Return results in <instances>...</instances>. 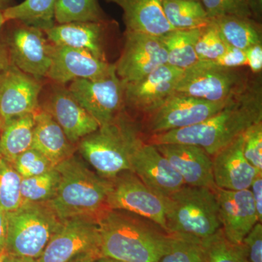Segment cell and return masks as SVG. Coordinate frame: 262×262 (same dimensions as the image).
<instances>
[{
	"label": "cell",
	"instance_id": "816d5d0a",
	"mask_svg": "<svg viewBox=\"0 0 262 262\" xmlns=\"http://www.w3.org/2000/svg\"><path fill=\"white\" fill-rule=\"evenodd\" d=\"M3 120H2L1 116H0V133H1L2 128H3Z\"/></svg>",
	"mask_w": 262,
	"mask_h": 262
},
{
	"label": "cell",
	"instance_id": "7bdbcfd3",
	"mask_svg": "<svg viewBox=\"0 0 262 262\" xmlns=\"http://www.w3.org/2000/svg\"><path fill=\"white\" fill-rule=\"evenodd\" d=\"M8 234V212L0 209V254L5 252Z\"/></svg>",
	"mask_w": 262,
	"mask_h": 262
},
{
	"label": "cell",
	"instance_id": "4fadbf2b",
	"mask_svg": "<svg viewBox=\"0 0 262 262\" xmlns=\"http://www.w3.org/2000/svg\"><path fill=\"white\" fill-rule=\"evenodd\" d=\"M167 63L168 55L160 37L125 31L121 55L115 63L117 75L123 82L141 80Z\"/></svg>",
	"mask_w": 262,
	"mask_h": 262
},
{
	"label": "cell",
	"instance_id": "7dc6e473",
	"mask_svg": "<svg viewBox=\"0 0 262 262\" xmlns=\"http://www.w3.org/2000/svg\"><path fill=\"white\" fill-rule=\"evenodd\" d=\"M15 5H16L15 0H0V10L5 11V10Z\"/></svg>",
	"mask_w": 262,
	"mask_h": 262
},
{
	"label": "cell",
	"instance_id": "ffe728a7",
	"mask_svg": "<svg viewBox=\"0 0 262 262\" xmlns=\"http://www.w3.org/2000/svg\"><path fill=\"white\" fill-rule=\"evenodd\" d=\"M155 146L180 175L186 185L208 187L213 190L216 188L212 157L203 148L184 144Z\"/></svg>",
	"mask_w": 262,
	"mask_h": 262
},
{
	"label": "cell",
	"instance_id": "74e56055",
	"mask_svg": "<svg viewBox=\"0 0 262 262\" xmlns=\"http://www.w3.org/2000/svg\"><path fill=\"white\" fill-rule=\"evenodd\" d=\"M243 151L248 163L262 171V121L253 124L243 134Z\"/></svg>",
	"mask_w": 262,
	"mask_h": 262
},
{
	"label": "cell",
	"instance_id": "603a6c76",
	"mask_svg": "<svg viewBox=\"0 0 262 262\" xmlns=\"http://www.w3.org/2000/svg\"><path fill=\"white\" fill-rule=\"evenodd\" d=\"M123 11L125 31L161 37L172 30L164 14L162 0H104Z\"/></svg>",
	"mask_w": 262,
	"mask_h": 262
},
{
	"label": "cell",
	"instance_id": "4dcf8cb0",
	"mask_svg": "<svg viewBox=\"0 0 262 262\" xmlns=\"http://www.w3.org/2000/svg\"><path fill=\"white\" fill-rule=\"evenodd\" d=\"M60 179L59 172L56 167L37 177L22 179L20 193L23 203H42L51 201L56 195Z\"/></svg>",
	"mask_w": 262,
	"mask_h": 262
},
{
	"label": "cell",
	"instance_id": "836d02e7",
	"mask_svg": "<svg viewBox=\"0 0 262 262\" xmlns=\"http://www.w3.org/2000/svg\"><path fill=\"white\" fill-rule=\"evenodd\" d=\"M171 234L168 251L158 262H207L201 241Z\"/></svg>",
	"mask_w": 262,
	"mask_h": 262
},
{
	"label": "cell",
	"instance_id": "3957f363",
	"mask_svg": "<svg viewBox=\"0 0 262 262\" xmlns=\"http://www.w3.org/2000/svg\"><path fill=\"white\" fill-rule=\"evenodd\" d=\"M60 183L56 195L48 204L62 221L80 215L99 219L108 211L110 179L91 170L73 155L56 165Z\"/></svg>",
	"mask_w": 262,
	"mask_h": 262
},
{
	"label": "cell",
	"instance_id": "f35d334b",
	"mask_svg": "<svg viewBox=\"0 0 262 262\" xmlns=\"http://www.w3.org/2000/svg\"><path fill=\"white\" fill-rule=\"evenodd\" d=\"M249 262H262V225L257 222L241 244Z\"/></svg>",
	"mask_w": 262,
	"mask_h": 262
},
{
	"label": "cell",
	"instance_id": "7402d4cb",
	"mask_svg": "<svg viewBox=\"0 0 262 262\" xmlns=\"http://www.w3.org/2000/svg\"><path fill=\"white\" fill-rule=\"evenodd\" d=\"M215 187L227 190L250 189L257 169L246 159L243 151V134L212 157Z\"/></svg>",
	"mask_w": 262,
	"mask_h": 262
},
{
	"label": "cell",
	"instance_id": "e575fe53",
	"mask_svg": "<svg viewBox=\"0 0 262 262\" xmlns=\"http://www.w3.org/2000/svg\"><path fill=\"white\" fill-rule=\"evenodd\" d=\"M228 47V45L211 20V23L201 29L196 40L195 51L199 61H213L222 56Z\"/></svg>",
	"mask_w": 262,
	"mask_h": 262
},
{
	"label": "cell",
	"instance_id": "b9f144b4",
	"mask_svg": "<svg viewBox=\"0 0 262 262\" xmlns=\"http://www.w3.org/2000/svg\"><path fill=\"white\" fill-rule=\"evenodd\" d=\"M250 190L256 206L258 222L262 223V171H258L255 176L250 187Z\"/></svg>",
	"mask_w": 262,
	"mask_h": 262
},
{
	"label": "cell",
	"instance_id": "9a60e30c",
	"mask_svg": "<svg viewBox=\"0 0 262 262\" xmlns=\"http://www.w3.org/2000/svg\"><path fill=\"white\" fill-rule=\"evenodd\" d=\"M184 71L165 64L141 80L125 83V105L145 116L176 92Z\"/></svg>",
	"mask_w": 262,
	"mask_h": 262
},
{
	"label": "cell",
	"instance_id": "8d00e7d4",
	"mask_svg": "<svg viewBox=\"0 0 262 262\" xmlns=\"http://www.w3.org/2000/svg\"><path fill=\"white\" fill-rule=\"evenodd\" d=\"M12 165L22 179L37 177L56 167L45 155L33 148L19 155Z\"/></svg>",
	"mask_w": 262,
	"mask_h": 262
},
{
	"label": "cell",
	"instance_id": "d590c367",
	"mask_svg": "<svg viewBox=\"0 0 262 262\" xmlns=\"http://www.w3.org/2000/svg\"><path fill=\"white\" fill-rule=\"evenodd\" d=\"M210 19L225 16L253 18L251 0H200Z\"/></svg>",
	"mask_w": 262,
	"mask_h": 262
},
{
	"label": "cell",
	"instance_id": "5bb4252c",
	"mask_svg": "<svg viewBox=\"0 0 262 262\" xmlns=\"http://www.w3.org/2000/svg\"><path fill=\"white\" fill-rule=\"evenodd\" d=\"M42 80L19 70L13 63L0 72V116L3 124L39 108Z\"/></svg>",
	"mask_w": 262,
	"mask_h": 262
},
{
	"label": "cell",
	"instance_id": "ab89813d",
	"mask_svg": "<svg viewBox=\"0 0 262 262\" xmlns=\"http://www.w3.org/2000/svg\"><path fill=\"white\" fill-rule=\"evenodd\" d=\"M211 62L215 65L226 68H239L246 66V53L245 50L229 46L222 56Z\"/></svg>",
	"mask_w": 262,
	"mask_h": 262
},
{
	"label": "cell",
	"instance_id": "2e32d148",
	"mask_svg": "<svg viewBox=\"0 0 262 262\" xmlns=\"http://www.w3.org/2000/svg\"><path fill=\"white\" fill-rule=\"evenodd\" d=\"M39 108L47 112L63 129L72 144L98 130L96 120L77 101L68 88L53 83Z\"/></svg>",
	"mask_w": 262,
	"mask_h": 262
},
{
	"label": "cell",
	"instance_id": "52a82bcc",
	"mask_svg": "<svg viewBox=\"0 0 262 262\" xmlns=\"http://www.w3.org/2000/svg\"><path fill=\"white\" fill-rule=\"evenodd\" d=\"M251 80L237 69L199 61L184 71L176 92L211 102H227L244 92Z\"/></svg>",
	"mask_w": 262,
	"mask_h": 262
},
{
	"label": "cell",
	"instance_id": "7c38bea8",
	"mask_svg": "<svg viewBox=\"0 0 262 262\" xmlns=\"http://www.w3.org/2000/svg\"><path fill=\"white\" fill-rule=\"evenodd\" d=\"M110 182L107 198L110 209L141 215L166 230L164 200L150 190L135 173L125 170L110 179Z\"/></svg>",
	"mask_w": 262,
	"mask_h": 262
},
{
	"label": "cell",
	"instance_id": "5b68a950",
	"mask_svg": "<svg viewBox=\"0 0 262 262\" xmlns=\"http://www.w3.org/2000/svg\"><path fill=\"white\" fill-rule=\"evenodd\" d=\"M214 190L185 184L164 198L167 232L203 241L222 228Z\"/></svg>",
	"mask_w": 262,
	"mask_h": 262
},
{
	"label": "cell",
	"instance_id": "f6af8a7d",
	"mask_svg": "<svg viewBox=\"0 0 262 262\" xmlns=\"http://www.w3.org/2000/svg\"><path fill=\"white\" fill-rule=\"evenodd\" d=\"M96 258L97 257L92 253H84L76 256L69 262H95Z\"/></svg>",
	"mask_w": 262,
	"mask_h": 262
},
{
	"label": "cell",
	"instance_id": "c3c4849f",
	"mask_svg": "<svg viewBox=\"0 0 262 262\" xmlns=\"http://www.w3.org/2000/svg\"><path fill=\"white\" fill-rule=\"evenodd\" d=\"M95 262H127L122 261V260L116 259V258L106 257V256H101L95 260Z\"/></svg>",
	"mask_w": 262,
	"mask_h": 262
},
{
	"label": "cell",
	"instance_id": "bcb514c9",
	"mask_svg": "<svg viewBox=\"0 0 262 262\" xmlns=\"http://www.w3.org/2000/svg\"><path fill=\"white\" fill-rule=\"evenodd\" d=\"M4 262H37V259H34V258L20 257V256H13V255H10L7 253L6 256H5Z\"/></svg>",
	"mask_w": 262,
	"mask_h": 262
},
{
	"label": "cell",
	"instance_id": "60d3db41",
	"mask_svg": "<svg viewBox=\"0 0 262 262\" xmlns=\"http://www.w3.org/2000/svg\"><path fill=\"white\" fill-rule=\"evenodd\" d=\"M246 66L251 72L258 74L262 70V44L256 45L245 50Z\"/></svg>",
	"mask_w": 262,
	"mask_h": 262
},
{
	"label": "cell",
	"instance_id": "277c9868",
	"mask_svg": "<svg viewBox=\"0 0 262 262\" xmlns=\"http://www.w3.org/2000/svg\"><path fill=\"white\" fill-rule=\"evenodd\" d=\"M143 139L141 125L125 110L110 123L79 142L82 158L103 178L110 179L130 170V159Z\"/></svg>",
	"mask_w": 262,
	"mask_h": 262
},
{
	"label": "cell",
	"instance_id": "6da1fadb",
	"mask_svg": "<svg viewBox=\"0 0 262 262\" xmlns=\"http://www.w3.org/2000/svg\"><path fill=\"white\" fill-rule=\"evenodd\" d=\"M261 93L259 82L251 81L244 92L204 121L185 128L151 135L146 141L153 145L191 144L203 148L213 157L248 127L262 121Z\"/></svg>",
	"mask_w": 262,
	"mask_h": 262
},
{
	"label": "cell",
	"instance_id": "ee69618b",
	"mask_svg": "<svg viewBox=\"0 0 262 262\" xmlns=\"http://www.w3.org/2000/svg\"><path fill=\"white\" fill-rule=\"evenodd\" d=\"M11 63L10 59L9 52L5 42L3 33L0 34V72L4 70Z\"/></svg>",
	"mask_w": 262,
	"mask_h": 262
},
{
	"label": "cell",
	"instance_id": "f546056e",
	"mask_svg": "<svg viewBox=\"0 0 262 262\" xmlns=\"http://www.w3.org/2000/svg\"><path fill=\"white\" fill-rule=\"evenodd\" d=\"M56 24L106 22L110 20L98 0H58L55 8Z\"/></svg>",
	"mask_w": 262,
	"mask_h": 262
},
{
	"label": "cell",
	"instance_id": "8fae6325",
	"mask_svg": "<svg viewBox=\"0 0 262 262\" xmlns=\"http://www.w3.org/2000/svg\"><path fill=\"white\" fill-rule=\"evenodd\" d=\"M227 102H211L174 93L161 106L146 115L145 127L151 136L192 126L213 116Z\"/></svg>",
	"mask_w": 262,
	"mask_h": 262
},
{
	"label": "cell",
	"instance_id": "1f68e13d",
	"mask_svg": "<svg viewBox=\"0 0 262 262\" xmlns=\"http://www.w3.org/2000/svg\"><path fill=\"white\" fill-rule=\"evenodd\" d=\"M201 245L207 262H249L241 245L229 241L222 228Z\"/></svg>",
	"mask_w": 262,
	"mask_h": 262
},
{
	"label": "cell",
	"instance_id": "ba28073f",
	"mask_svg": "<svg viewBox=\"0 0 262 262\" xmlns=\"http://www.w3.org/2000/svg\"><path fill=\"white\" fill-rule=\"evenodd\" d=\"M6 25L3 34L11 63L39 80L47 77L51 42L44 31L18 20H9Z\"/></svg>",
	"mask_w": 262,
	"mask_h": 262
},
{
	"label": "cell",
	"instance_id": "30bf717a",
	"mask_svg": "<svg viewBox=\"0 0 262 262\" xmlns=\"http://www.w3.org/2000/svg\"><path fill=\"white\" fill-rule=\"evenodd\" d=\"M98 219L80 215L63 220L37 262H69L79 255L92 253L99 257Z\"/></svg>",
	"mask_w": 262,
	"mask_h": 262
},
{
	"label": "cell",
	"instance_id": "83f0119b",
	"mask_svg": "<svg viewBox=\"0 0 262 262\" xmlns=\"http://www.w3.org/2000/svg\"><path fill=\"white\" fill-rule=\"evenodd\" d=\"M165 18L176 30L204 28L211 23L200 0H162Z\"/></svg>",
	"mask_w": 262,
	"mask_h": 262
},
{
	"label": "cell",
	"instance_id": "d6a6232c",
	"mask_svg": "<svg viewBox=\"0 0 262 262\" xmlns=\"http://www.w3.org/2000/svg\"><path fill=\"white\" fill-rule=\"evenodd\" d=\"M21 180L13 165L0 158V209L10 213L21 206Z\"/></svg>",
	"mask_w": 262,
	"mask_h": 262
},
{
	"label": "cell",
	"instance_id": "681fc988",
	"mask_svg": "<svg viewBox=\"0 0 262 262\" xmlns=\"http://www.w3.org/2000/svg\"><path fill=\"white\" fill-rule=\"evenodd\" d=\"M7 20L5 18L4 13H3V11H1L0 10V31L2 30V29L4 27L5 24H6Z\"/></svg>",
	"mask_w": 262,
	"mask_h": 262
},
{
	"label": "cell",
	"instance_id": "e0dca14e",
	"mask_svg": "<svg viewBox=\"0 0 262 262\" xmlns=\"http://www.w3.org/2000/svg\"><path fill=\"white\" fill-rule=\"evenodd\" d=\"M130 171L163 199L185 185L182 177L156 146L144 140L131 157Z\"/></svg>",
	"mask_w": 262,
	"mask_h": 262
},
{
	"label": "cell",
	"instance_id": "f907efd6",
	"mask_svg": "<svg viewBox=\"0 0 262 262\" xmlns=\"http://www.w3.org/2000/svg\"><path fill=\"white\" fill-rule=\"evenodd\" d=\"M6 252H3L1 254H0V262H4L5 256H6Z\"/></svg>",
	"mask_w": 262,
	"mask_h": 262
},
{
	"label": "cell",
	"instance_id": "484cf974",
	"mask_svg": "<svg viewBox=\"0 0 262 262\" xmlns=\"http://www.w3.org/2000/svg\"><path fill=\"white\" fill-rule=\"evenodd\" d=\"M211 20L231 47L246 50L262 44L261 24L254 19L225 16Z\"/></svg>",
	"mask_w": 262,
	"mask_h": 262
},
{
	"label": "cell",
	"instance_id": "f1b7e54d",
	"mask_svg": "<svg viewBox=\"0 0 262 262\" xmlns=\"http://www.w3.org/2000/svg\"><path fill=\"white\" fill-rule=\"evenodd\" d=\"M58 0H24L3 11L7 21L18 20L46 31L56 24L55 8Z\"/></svg>",
	"mask_w": 262,
	"mask_h": 262
},
{
	"label": "cell",
	"instance_id": "9c48e42d",
	"mask_svg": "<svg viewBox=\"0 0 262 262\" xmlns=\"http://www.w3.org/2000/svg\"><path fill=\"white\" fill-rule=\"evenodd\" d=\"M68 89L99 127L113 121L125 110V82L117 76L115 65L104 77L77 79L70 82Z\"/></svg>",
	"mask_w": 262,
	"mask_h": 262
},
{
	"label": "cell",
	"instance_id": "d6986e66",
	"mask_svg": "<svg viewBox=\"0 0 262 262\" xmlns=\"http://www.w3.org/2000/svg\"><path fill=\"white\" fill-rule=\"evenodd\" d=\"M214 192L222 231L231 243L241 244L259 222L251 190H227L216 187Z\"/></svg>",
	"mask_w": 262,
	"mask_h": 262
},
{
	"label": "cell",
	"instance_id": "cb8c5ba5",
	"mask_svg": "<svg viewBox=\"0 0 262 262\" xmlns=\"http://www.w3.org/2000/svg\"><path fill=\"white\" fill-rule=\"evenodd\" d=\"M73 145L53 117L39 108L35 113L32 148L42 153L56 166L73 155Z\"/></svg>",
	"mask_w": 262,
	"mask_h": 262
},
{
	"label": "cell",
	"instance_id": "ac0fdd59",
	"mask_svg": "<svg viewBox=\"0 0 262 262\" xmlns=\"http://www.w3.org/2000/svg\"><path fill=\"white\" fill-rule=\"evenodd\" d=\"M51 58V67L46 77L53 83L63 85L77 79L101 78L115 67V63L99 59L89 52L53 43Z\"/></svg>",
	"mask_w": 262,
	"mask_h": 262
},
{
	"label": "cell",
	"instance_id": "44dd1931",
	"mask_svg": "<svg viewBox=\"0 0 262 262\" xmlns=\"http://www.w3.org/2000/svg\"><path fill=\"white\" fill-rule=\"evenodd\" d=\"M115 24L106 22H70L56 24L45 31L48 40L56 46L89 52L99 59L106 61L104 39L106 31Z\"/></svg>",
	"mask_w": 262,
	"mask_h": 262
},
{
	"label": "cell",
	"instance_id": "4316f807",
	"mask_svg": "<svg viewBox=\"0 0 262 262\" xmlns=\"http://www.w3.org/2000/svg\"><path fill=\"white\" fill-rule=\"evenodd\" d=\"M202 29H175L160 37L168 55L167 64L184 71L199 61L195 45Z\"/></svg>",
	"mask_w": 262,
	"mask_h": 262
},
{
	"label": "cell",
	"instance_id": "8992f818",
	"mask_svg": "<svg viewBox=\"0 0 262 262\" xmlns=\"http://www.w3.org/2000/svg\"><path fill=\"white\" fill-rule=\"evenodd\" d=\"M8 234L5 252L13 256L37 259L63 221L48 202H24L8 213Z\"/></svg>",
	"mask_w": 262,
	"mask_h": 262
},
{
	"label": "cell",
	"instance_id": "7a4b0ae2",
	"mask_svg": "<svg viewBox=\"0 0 262 262\" xmlns=\"http://www.w3.org/2000/svg\"><path fill=\"white\" fill-rule=\"evenodd\" d=\"M99 257L127 262H158L171 234L156 222L122 210L110 209L98 220Z\"/></svg>",
	"mask_w": 262,
	"mask_h": 262
},
{
	"label": "cell",
	"instance_id": "d4e9b609",
	"mask_svg": "<svg viewBox=\"0 0 262 262\" xmlns=\"http://www.w3.org/2000/svg\"><path fill=\"white\" fill-rule=\"evenodd\" d=\"M35 113L15 117L3 124L0 133V158L10 164L32 146Z\"/></svg>",
	"mask_w": 262,
	"mask_h": 262
}]
</instances>
